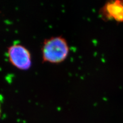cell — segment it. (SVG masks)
<instances>
[{
    "label": "cell",
    "mask_w": 123,
    "mask_h": 123,
    "mask_svg": "<svg viewBox=\"0 0 123 123\" xmlns=\"http://www.w3.org/2000/svg\"><path fill=\"white\" fill-rule=\"evenodd\" d=\"M70 48L66 40L62 36L52 37L45 39L42 44V61L45 63L60 64L66 60Z\"/></svg>",
    "instance_id": "cell-1"
},
{
    "label": "cell",
    "mask_w": 123,
    "mask_h": 123,
    "mask_svg": "<svg viewBox=\"0 0 123 123\" xmlns=\"http://www.w3.org/2000/svg\"><path fill=\"white\" fill-rule=\"evenodd\" d=\"M7 53L9 63L19 70H27L31 67V53L24 46L13 44L8 48Z\"/></svg>",
    "instance_id": "cell-2"
},
{
    "label": "cell",
    "mask_w": 123,
    "mask_h": 123,
    "mask_svg": "<svg viewBox=\"0 0 123 123\" xmlns=\"http://www.w3.org/2000/svg\"><path fill=\"white\" fill-rule=\"evenodd\" d=\"M103 19L107 21L123 22V1L107 2L100 10Z\"/></svg>",
    "instance_id": "cell-3"
},
{
    "label": "cell",
    "mask_w": 123,
    "mask_h": 123,
    "mask_svg": "<svg viewBox=\"0 0 123 123\" xmlns=\"http://www.w3.org/2000/svg\"><path fill=\"white\" fill-rule=\"evenodd\" d=\"M1 102H0V117H1Z\"/></svg>",
    "instance_id": "cell-4"
}]
</instances>
